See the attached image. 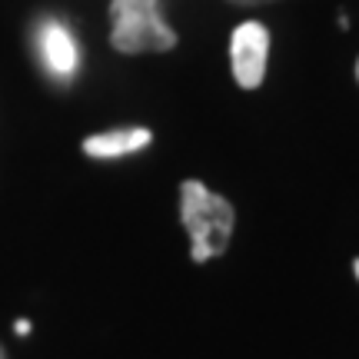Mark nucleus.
Segmentation results:
<instances>
[{
	"label": "nucleus",
	"mask_w": 359,
	"mask_h": 359,
	"mask_svg": "<svg viewBox=\"0 0 359 359\" xmlns=\"http://www.w3.org/2000/svg\"><path fill=\"white\" fill-rule=\"evenodd\" d=\"M180 219L193 240L196 263H206V259L226 253V246L233 240V223H236L230 200L206 190L200 180H187L180 187Z\"/></svg>",
	"instance_id": "f257e3e1"
},
{
	"label": "nucleus",
	"mask_w": 359,
	"mask_h": 359,
	"mask_svg": "<svg viewBox=\"0 0 359 359\" xmlns=\"http://www.w3.org/2000/svg\"><path fill=\"white\" fill-rule=\"evenodd\" d=\"M114 17V47L120 53L170 50L177 34L160 17V0H110Z\"/></svg>",
	"instance_id": "f03ea898"
},
{
	"label": "nucleus",
	"mask_w": 359,
	"mask_h": 359,
	"mask_svg": "<svg viewBox=\"0 0 359 359\" xmlns=\"http://www.w3.org/2000/svg\"><path fill=\"white\" fill-rule=\"evenodd\" d=\"M34 43H37L43 70H47L57 83H67V80L77 77L80 47H77V37L70 34V27H67L60 17H43L37 24Z\"/></svg>",
	"instance_id": "7ed1b4c3"
},
{
	"label": "nucleus",
	"mask_w": 359,
	"mask_h": 359,
	"mask_svg": "<svg viewBox=\"0 0 359 359\" xmlns=\"http://www.w3.org/2000/svg\"><path fill=\"white\" fill-rule=\"evenodd\" d=\"M266 53H269V30L257 20H246L233 30L230 37V64L233 77L243 90H257L266 77Z\"/></svg>",
	"instance_id": "20e7f679"
},
{
	"label": "nucleus",
	"mask_w": 359,
	"mask_h": 359,
	"mask_svg": "<svg viewBox=\"0 0 359 359\" xmlns=\"http://www.w3.org/2000/svg\"><path fill=\"white\" fill-rule=\"evenodd\" d=\"M154 133L147 127H127V130H110V133H97L83 140V154L97 156V160H114V156L137 154L143 147H150Z\"/></svg>",
	"instance_id": "39448f33"
},
{
	"label": "nucleus",
	"mask_w": 359,
	"mask_h": 359,
	"mask_svg": "<svg viewBox=\"0 0 359 359\" xmlns=\"http://www.w3.org/2000/svg\"><path fill=\"white\" fill-rule=\"evenodd\" d=\"M17 333H20V336H27V333H30V323H27V320H20V323H17Z\"/></svg>",
	"instance_id": "423d86ee"
},
{
	"label": "nucleus",
	"mask_w": 359,
	"mask_h": 359,
	"mask_svg": "<svg viewBox=\"0 0 359 359\" xmlns=\"http://www.w3.org/2000/svg\"><path fill=\"white\" fill-rule=\"evenodd\" d=\"M233 4H269V0H233Z\"/></svg>",
	"instance_id": "0eeeda50"
},
{
	"label": "nucleus",
	"mask_w": 359,
	"mask_h": 359,
	"mask_svg": "<svg viewBox=\"0 0 359 359\" xmlns=\"http://www.w3.org/2000/svg\"><path fill=\"white\" fill-rule=\"evenodd\" d=\"M353 269H356V280H359V259H356V263H353Z\"/></svg>",
	"instance_id": "6e6552de"
},
{
	"label": "nucleus",
	"mask_w": 359,
	"mask_h": 359,
	"mask_svg": "<svg viewBox=\"0 0 359 359\" xmlns=\"http://www.w3.org/2000/svg\"><path fill=\"white\" fill-rule=\"evenodd\" d=\"M356 77H359V60H356Z\"/></svg>",
	"instance_id": "1a4fd4ad"
},
{
	"label": "nucleus",
	"mask_w": 359,
	"mask_h": 359,
	"mask_svg": "<svg viewBox=\"0 0 359 359\" xmlns=\"http://www.w3.org/2000/svg\"><path fill=\"white\" fill-rule=\"evenodd\" d=\"M0 359H4V353H0Z\"/></svg>",
	"instance_id": "9d476101"
}]
</instances>
